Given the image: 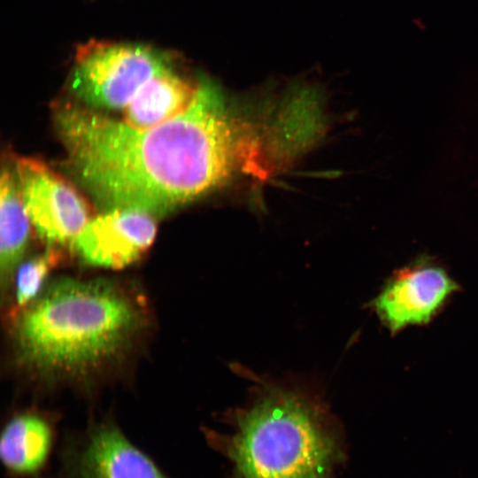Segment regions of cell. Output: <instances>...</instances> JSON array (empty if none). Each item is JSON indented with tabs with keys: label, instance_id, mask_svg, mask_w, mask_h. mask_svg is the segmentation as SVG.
Returning a JSON list of instances; mask_svg holds the SVG:
<instances>
[{
	"label": "cell",
	"instance_id": "obj_1",
	"mask_svg": "<svg viewBox=\"0 0 478 478\" xmlns=\"http://www.w3.org/2000/svg\"><path fill=\"white\" fill-rule=\"evenodd\" d=\"M55 122L69 170L104 211L164 215L222 185L213 105L203 87L183 112L147 129L74 104L59 108Z\"/></svg>",
	"mask_w": 478,
	"mask_h": 478
},
{
	"label": "cell",
	"instance_id": "obj_2",
	"mask_svg": "<svg viewBox=\"0 0 478 478\" xmlns=\"http://www.w3.org/2000/svg\"><path fill=\"white\" fill-rule=\"evenodd\" d=\"M227 420L231 431L211 439L235 478H334L343 461L339 425L324 403L302 390L262 382Z\"/></svg>",
	"mask_w": 478,
	"mask_h": 478
},
{
	"label": "cell",
	"instance_id": "obj_3",
	"mask_svg": "<svg viewBox=\"0 0 478 478\" xmlns=\"http://www.w3.org/2000/svg\"><path fill=\"white\" fill-rule=\"evenodd\" d=\"M139 321L135 302L113 282L59 280L21 314L18 354L41 372L82 371L118 354Z\"/></svg>",
	"mask_w": 478,
	"mask_h": 478
},
{
	"label": "cell",
	"instance_id": "obj_4",
	"mask_svg": "<svg viewBox=\"0 0 478 478\" xmlns=\"http://www.w3.org/2000/svg\"><path fill=\"white\" fill-rule=\"evenodd\" d=\"M172 66L168 56L146 45L92 41L76 50L70 89L89 108L122 110L150 79Z\"/></svg>",
	"mask_w": 478,
	"mask_h": 478
},
{
	"label": "cell",
	"instance_id": "obj_5",
	"mask_svg": "<svg viewBox=\"0 0 478 478\" xmlns=\"http://www.w3.org/2000/svg\"><path fill=\"white\" fill-rule=\"evenodd\" d=\"M15 175L31 225L48 247L73 244L95 217L75 187L42 161L21 157Z\"/></svg>",
	"mask_w": 478,
	"mask_h": 478
},
{
	"label": "cell",
	"instance_id": "obj_6",
	"mask_svg": "<svg viewBox=\"0 0 478 478\" xmlns=\"http://www.w3.org/2000/svg\"><path fill=\"white\" fill-rule=\"evenodd\" d=\"M460 286L428 255L396 269L369 307L391 335L425 326L438 315Z\"/></svg>",
	"mask_w": 478,
	"mask_h": 478
},
{
	"label": "cell",
	"instance_id": "obj_7",
	"mask_svg": "<svg viewBox=\"0 0 478 478\" xmlns=\"http://www.w3.org/2000/svg\"><path fill=\"white\" fill-rule=\"evenodd\" d=\"M155 235L152 215L133 209H113L94 217L72 247L91 266L121 268L138 259Z\"/></svg>",
	"mask_w": 478,
	"mask_h": 478
},
{
	"label": "cell",
	"instance_id": "obj_8",
	"mask_svg": "<svg viewBox=\"0 0 478 478\" xmlns=\"http://www.w3.org/2000/svg\"><path fill=\"white\" fill-rule=\"evenodd\" d=\"M77 478H166L143 452L113 426L95 430L76 453Z\"/></svg>",
	"mask_w": 478,
	"mask_h": 478
},
{
	"label": "cell",
	"instance_id": "obj_9",
	"mask_svg": "<svg viewBox=\"0 0 478 478\" xmlns=\"http://www.w3.org/2000/svg\"><path fill=\"white\" fill-rule=\"evenodd\" d=\"M194 84L172 67L150 79L122 109V120L137 129H147L177 117L197 93Z\"/></svg>",
	"mask_w": 478,
	"mask_h": 478
},
{
	"label": "cell",
	"instance_id": "obj_10",
	"mask_svg": "<svg viewBox=\"0 0 478 478\" xmlns=\"http://www.w3.org/2000/svg\"><path fill=\"white\" fill-rule=\"evenodd\" d=\"M51 441V430L45 420L30 413L18 415L3 430L0 441L2 462L16 474H35L44 466Z\"/></svg>",
	"mask_w": 478,
	"mask_h": 478
},
{
	"label": "cell",
	"instance_id": "obj_11",
	"mask_svg": "<svg viewBox=\"0 0 478 478\" xmlns=\"http://www.w3.org/2000/svg\"><path fill=\"white\" fill-rule=\"evenodd\" d=\"M30 224L16 175L4 168L0 181V267L3 278H10L20 261L27 245Z\"/></svg>",
	"mask_w": 478,
	"mask_h": 478
},
{
	"label": "cell",
	"instance_id": "obj_12",
	"mask_svg": "<svg viewBox=\"0 0 478 478\" xmlns=\"http://www.w3.org/2000/svg\"><path fill=\"white\" fill-rule=\"evenodd\" d=\"M59 257L56 247L48 250L39 256L25 262L18 270L16 276V303L19 306L31 304L37 298L50 268Z\"/></svg>",
	"mask_w": 478,
	"mask_h": 478
}]
</instances>
